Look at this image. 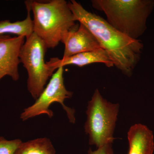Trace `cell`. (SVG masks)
Here are the masks:
<instances>
[{"label":"cell","mask_w":154,"mask_h":154,"mask_svg":"<svg viewBox=\"0 0 154 154\" xmlns=\"http://www.w3.org/2000/svg\"><path fill=\"white\" fill-rule=\"evenodd\" d=\"M22 143L20 139L9 140L0 136V154H14Z\"/></svg>","instance_id":"cell-13"},{"label":"cell","mask_w":154,"mask_h":154,"mask_svg":"<svg viewBox=\"0 0 154 154\" xmlns=\"http://www.w3.org/2000/svg\"><path fill=\"white\" fill-rule=\"evenodd\" d=\"M27 2L33 14V32L48 48L57 47L63 36L75 28L77 21L66 1Z\"/></svg>","instance_id":"cell-2"},{"label":"cell","mask_w":154,"mask_h":154,"mask_svg":"<svg viewBox=\"0 0 154 154\" xmlns=\"http://www.w3.org/2000/svg\"><path fill=\"white\" fill-rule=\"evenodd\" d=\"M14 154H56V151L49 139L44 137L22 142Z\"/></svg>","instance_id":"cell-12"},{"label":"cell","mask_w":154,"mask_h":154,"mask_svg":"<svg viewBox=\"0 0 154 154\" xmlns=\"http://www.w3.org/2000/svg\"><path fill=\"white\" fill-rule=\"evenodd\" d=\"M70 9L77 22L91 31L113 61L114 66L128 77L140 59L143 45L119 32L107 20L86 10L75 0L68 2Z\"/></svg>","instance_id":"cell-1"},{"label":"cell","mask_w":154,"mask_h":154,"mask_svg":"<svg viewBox=\"0 0 154 154\" xmlns=\"http://www.w3.org/2000/svg\"><path fill=\"white\" fill-rule=\"evenodd\" d=\"M88 154H114L112 143H108L98 148L96 150L90 149Z\"/></svg>","instance_id":"cell-14"},{"label":"cell","mask_w":154,"mask_h":154,"mask_svg":"<svg viewBox=\"0 0 154 154\" xmlns=\"http://www.w3.org/2000/svg\"><path fill=\"white\" fill-rule=\"evenodd\" d=\"M47 49L44 42L33 32L26 38L19 53L21 63L28 72L27 88L36 100L54 72L45 60Z\"/></svg>","instance_id":"cell-5"},{"label":"cell","mask_w":154,"mask_h":154,"mask_svg":"<svg viewBox=\"0 0 154 154\" xmlns=\"http://www.w3.org/2000/svg\"><path fill=\"white\" fill-rule=\"evenodd\" d=\"M93 8L103 12L112 27L137 40L145 31L147 19L154 6L149 0H93Z\"/></svg>","instance_id":"cell-3"},{"label":"cell","mask_w":154,"mask_h":154,"mask_svg":"<svg viewBox=\"0 0 154 154\" xmlns=\"http://www.w3.org/2000/svg\"><path fill=\"white\" fill-rule=\"evenodd\" d=\"M27 16L21 21L12 22L5 20L0 22V35L12 33L17 36H23L27 38L33 33V20L30 17V6L26 5Z\"/></svg>","instance_id":"cell-11"},{"label":"cell","mask_w":154,"mask_h":154,"mask_svg":"<svg viewBox=\"0 0 154 154\" xmlns=\"http://www.w3.org/2000/svg\"><path fill=\"white\" fill-rule=\"evenodd\" d=\"M61 42L65 46L63 58L102 48L91 31L81 23L77 29L74 28L68 32Z\"/></svg>","instance_id":"cell-8"},{"label":"cell","mask_w":154,"mask_h":154,"mask_svg":"<svg viewBox=\"0 0 154 154\" xmlns=\"http://www.w3.org/2000/svg\"><path fill=\"white\" fill-rule=\"evenodd\" d=\"M46 63L54 71L60 67L69 65L82 67L91 64L102 63L104 64L107 67L114 66L113 61L109 54L102 48L81 53L69 57L63 58L61 59L57 57L51 58L49 61Z\"/></svg>","instance_id":"cell-9"},{"label":"cell","mask_w":154,"mask_h":154,"mask_svg":"<svg viewBox=\"0 0 154 154\" xmlns=\"http://www.w3.org/2000/svg\"><path fill=\"white\" fill-rule=\"evenodd\" d=\"M63 71L64 67L57 69L35 103L24 109L20 115V118L23 121L42 114H47L51 118L53 116V112L50 110V106L54 102H58L66 112L70 122L75 123V110L64 104L65 100L72 97L73 93L68 91L65 86Z\"/></svg>","instance_id":"cell-6"},{"label":"cell","mask_w":154,"mask_h":154,"mask_svg":"<svg viewBox=\"0 0 154 154\" xmlns=\"http://www.w3.org/2000/svg\"><path fill=\"white\" fill-rule=\"evenodd\" d=\"M128 154H153L154 150L152 131L145 125L136 124L128 132Z\"/></svg>","instance_id":"cell-10"},{"label":"cell","mask_w":154,"mask_h":154,"mask_svg":"<svg viewBox=\"0 0 154 154\" xmlns=\"http://www.w3.org/2000/svg\"><path fill=\"white\" fill-rule=\"evenodd\" d=\"M119 105L108 102L98 89L88 102L85 125V132L89 136V144L97 148L112 143L113 133L117 120Z\"/></svg>","instance_id":"cell-4"},{"label":"cell","mask_w":154,"mask_h":154,"mask_svg":"<svg viewBox=\"0 0 154 154\" xmlns=\"http://www.w3.org/2000/svg\"><path fill=\"white\" fill-rule=\"evenodd\" d=\"M25 38L23 36L0 35V81L5 76L11 77L14 81L19 79V53Z\"/></svg>","instance_id":"cell-7"}]
</instances>
